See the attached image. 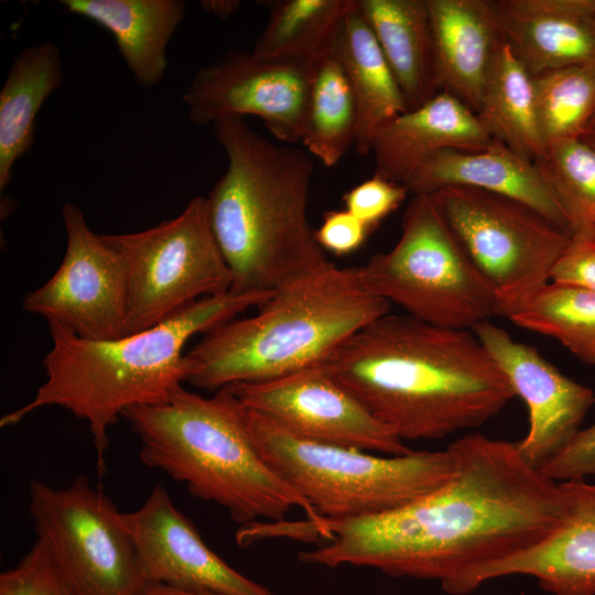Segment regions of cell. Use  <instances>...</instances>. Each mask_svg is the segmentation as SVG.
Returning <instances> with one entry per match:
<instances>
[{"label": "cell", "mask_w": 595, "mask_h": 595, "mask_svg": "<svg viewBox=\"0 0 595 595\" xmlns=\"http://www.w3.org/2000/svg\"><path fill=\"white\" fill-rule=\"evenodd\" d=\"M371 230L347 209L328 210L314 230L317 244L324 251L346 256L358 250Z\"/></svg>", "instance_id": "obj_36"}, {"label": "cell", "mask_w": 595, "mask_h": 595, "mask_svg": "<svg viewBox=\"0 0 595 595\" xmlns=\"http://www.w3.org/2000/svg\"><path fill=\"white\" fill-rule=\"evenodd\" d=\"M551 280L595 291V231L571 235Z\"/></svg>", "instance_id": "obj_35"}, {"label": "cell", "mask_w": 595, "mask_h": 595, "mask_svg": "<svg viewBox=\"0 0 595 595\" xmlns=\"http://www.w3.org/2000/svg\"><path fill=\"white\" fill-rule=\"evenodd\" d=\"M539 130L548 149L581 139L595 112V66L575 65L532 76Z\"/></svg>", "instance_id": "obj_30"}, {"label": "cell", "mask_w": 595, "mask_h": 595, "mask_svg": "<svg viewBox=\"0 0 595 595\" xmlns=\"http://www.w3.org/2000/svg\"><path fill=\"white\" fill-rule=\"evenodd\" d=\"M508 318L556 339L581 361L595 365V291L549 282Z\"/></svg>", "instance_id": "obj_29"}, {"label": "cell", "mask_w": 595, "mask_h": 595, "mask_svg": "<svg viewBox=\"0 0 595 595\" xmlns=\"http://www.w3.org/2000/svg\"><path fill=\"white\" fill-rule=\"evenodd\" d=\"M476 115L494 140L517 154L533 162L545 154L547 148L538 126L532 75L505 37L490 62Z\"/></svg>", "instance_id": "obj_26"}, {"label": "cell", "mask_w": 595, "mask_h": 595, "mask_svg": "<svg viewBox=\"0 0 595 595\" xmlns=\"http://www.w3.org/2000/svg\"><path fill=\"white\" fill-rule=\"evenodd\" d=\"M127 271L128 335L151 328L190 304L230 291L232 277L214 236L206 197L151 228L101 234Z\"/></svg>", "instance_id": "obj_9"}, {"label": "cell", "mask_w": 595, "mask_h": 595, "mask_svg": "<svg viewBox=\"0 0 595 595\" xmlns=\"http://www.w3.org/2000/svg\"><path fill=\"white\" fill-rule=\"evenodd\" d=\"M456 238L509 317L549 280L571 235L527 204L469 187L433 194Z\"/></svg>", "instance_id": "obj_10"}, {"label": "cell", "mask_w": 595, "mask_h": 595, "mask_svg": "<svg viewBox=\"0 0 595 595\" xmlns=\"http://www.w3.org/2000/svg\"><path fill=\"white\" fill-rule=\"evenodd\" d=\"M122 416L140 439L139 458L147 467L220 505L235 522H278L300 508L311 536L324 533L326 520L259 453L231 386L209 397L181 386L167 401L131 408Z\"/></svg>", "instance_id": "obj_5"}, {"label": "cell", "mask_w": 595, "mask_h": 595, "mask_svg": "<svg viewBox=\"0 0 595 595\" xmlns=\"http://www.w3.org/2000/svg\"><path fill=\"white\" fill-rule=\"evenodd\" d=\"M0 595H77L45 547L36 540L11 569L0 574Z\"/></svg>", "instance_id": "obj_32"}, {"label": "cell", "mask_w": 595, "mask_h": 595, "mask_svg": "<svg viewBox=\"0 0 595 595\" xmlns=\"http://www.w3.org/2000/svg\"><path fill=\"white\" fill-rule=\"evenodd\" d=\"M356 0H280L252 53L261 58L307 63L332 51Z\"/></svg>", "instance_id": "obj_28"}, {"label": "cell", "mask_w": 595, "mask_h": 595, "mask_svg": "<svg viewBox=\"0 0 595 595\" xmlns=\"http://www.w3.org/2000/svg\"><path fill=\"white\" fill-rule=\"evenodd\" d=\"M68 13L107 30L136 84L156 86L167 68L166 47L186 10L182 0H62Z\"/></svg>", "instance_id": "obj_22"}, {"label": "cell", "mask_w": 595, "mask_h": 595, "mask_svg": "<svg viewBox=\"0 0 595 595\" xmlns=\"http://www.w3.org/2000/svg\"><path fill=\"white\" fill-rule=\"evenodd\" d=\"M507 43L528 72L595 66V0H493Z\"/></svg>", "instance_id": "obj_19"}, {"label": "cell", "mask_w": 595, "mask_h": 595, "mask_svg": "<svg viewBox=\"0 0 595 595\" xmlns=\"http://www.w3.org/2000/svg\"><path fill=\"white\" fill-rule=\"evenodd\" d=\"M246 410L263 459L324 519H356L397 510L441 487L454 472L448 447L379 456L303 439Z\"/></svg>", "instance_id": "obj_7"}, {"label": "cell", "mask_w": 595, "mask_h": 595, "mask_svg": "<svg viewBox=\"0 0 595 595\" xmlns=\"http://www.w3.org/2000/svg\"><path fill=\"white\" fill-rule=\"evenodd\" d=\"M409 194L469 187L527 204L566 230L570 225L540 166L494 140L480 149H448L426 160L403 184Z\"/></svg>", "instance_id": "obj_18"}, {"label": "cell", "mask_w": 595, "mask_h": 595, "mask_svg": "<svg viewBox=\"0 0 595 595\" xmlns=\"http://www.w3.org/2000/svg\"><path fill=\"white\" fill-rule=\"evenodd\" d=\"M560 486L565 517L547 539L461 576L444 591L465 595L490 580L526 575L552 595H595V482L569 480Z\"/></svg>", "instance_id": "obj_17"}, {"label": "cell", "mask_w": 595, "mask_h": 595, "mask_svg": "<svg viewBox=\"0 0 595 595\" xmlns=\"http://www.w3.org/2000/svg\"><path fill=\"white\" fill-rule=\"evenodd\" d=\"M318 366L400 440H441L477 428L516 396L469 329L382 315Z\"/></svg>", "instance_id": "obj_2"}, {"label": "cell", "mask_w": 595, "mask_h": 595, "mask_svg": "<svg viewBox=\"0 0 595 595\" xmlns=\"http://www.w3.org/2000/svg\"><path fill=\"white\" fill-rule=\"evenodd\" d=\"M213 128L228 165L206 202L230 291L274 293L331 266L309 221L312 156L268 140L244 118Z\"/></svg>", "instance_id": "obj_3"}, {"label": "cell", "mask_w": 595, "mask_h": 595, "mask_svg": "<svg viewBox=\"0 0 595 595\" xmlns=\"http://www.w3.org/2000/svg\"><path fill=\"white\" fill-rule=\"evenodd\" d=\"M147 584L214 595H277L225 562L156 486L137 510L120 512Z\"/></svg>", "instance_id": "obj_15"}, {"label": "cell", "mask_w": 595, "mask_h": 595, "mask_svg": "<svg viewBox=\"0 0 595 595\" xmlns=\"http://www.w3.org/2000/svg\"><path fill=\"white\" fill-rule=\"evenodd\" d=\"M541 472L556 483L595 478V422L586 429H580Z\"/></svg>", "instance_id": "obj_34"}, {"label": "cell", "mask_w": 595, "mask_h": 595, "mask_svg": "<svg viewBox=\"0 0 595 595\" xmlns=\"http://www.w3.org/2000/svg\"><path fill=\"white\" fill-rule=\"evenodd\" d=\"M140 595H214L173 588L161 584H147Z\"/></svg>", "instance_id": "obj_38"}, {"label": "cell", "mask_w": 595, "mask_h": 595, "mask_svg": "<svg viewBox=\"0 0 595 595\" xmlns=\"http://www.w3.org/2000/svg\"><path fill=\"white\" fill-rule=\"evenodd\" d=\"M402 93L408 110L439 94L426 0H356Z\"/></svg>", "instance_id": "obj_23"}, {"label": "cell", "mask_w": 595, "mask_h": 595, "mask_svg": "<svg viewBox=\"0 0 595 595\" xmlns=\"http://www.w3.org/2000/svg\"><path fill=\"white\" fill-rule=\"evenodd\" d=\"M334 53L351 89L357 115L355 149L371 152L376 133L390 120L408 110L388 62L357 3L345 17Z\"/></svg>", "instance_id": "obj_24"}, {"label": "cell", "mask_w": 595, "mask_h": 595, "mask_svg": "<svg viewBox=\"0 0 595 595\" xmlns=\"http://www.w3.org/2000/svg\"><path fill=\"white\" fill-rule=\"evenodd\" d=\"M66 249L60 267L28 293L23 309L89 340L128 335L127 271L117 250L90 229L79 207H62Z\"/></svg>", "instance_id": "obj_12"}, {"label": "cell", "mask_w": 595, "mask_h": 595, "mask_svg": "<svg viewBox=\"0 0 595 595\" xmlns=\"http://www.w3.org/2000/svg\"><path fill=\"white\" fill-rule=\"evenodd\" d=\"M272 294L228 291L206 296L151 328L112 340L80 338L48 324L52 347L43 360L46 380L31 401L6 413L0 426L15 425L44 407L68 410L87 422L102 473L109 430L119 416L131 408L167 401L185 382L187 342L259 307Z\"/></svg>", "instance_id": "obj_4"}, {"label": "cell", "mask_w": 595, "mask_h": 595, "mask_svg": "<svg viewBox=\"0 0 595 595\" xmlns=\"http://www.w3.org/2000/svg\"><path fill=\"white\" fill-rule=\"evenodd\" d=\"M309 62L232 53L201 68L183 94L196 125L255 116L282 143H301L309 94Z\"/></svg>", "instance_id": "obj_14"}, {"label": "cell", "mask_w": 595, "mask_h": 595, "mask_svg": "<svg viewBox=\"0 0 595 595\" xmlns=\"http://www.w3.org/2000/svg\"><path fill=\"white\" fill-rule=\"evenodd\" d=\"M581 140L595 150V112L587 123Z\"/></svg>", "instance_id": "obj_39"}, {"label": "cell", "mask_w": 595, "mask_h": 595, "mask_svg": "<svg viewBox=\"0 0 595 595\" xmlns=\"http://www.w3.org/2000/svg\"><path fill=\"white\" fill-rule=\"evenodd\" d=\"M494 141L478 116L455 96L440 91L376 133L371 152L378 174L403 185L430 158L448 149H480Z\"/></svg>", "instance_id": "obj_20"}, {"label": "cell", "mask_w": 595, "mask_h": 595, "mask_svg": "<svg viewBox=\"0 0 595 595\" xmlns=\"http://www.w3.org/2000/svg\"><path fill=\"white\" fill-rule=\"evenodd\" d=\"M409 192L398 183L376 173L357 184L343 196L345 209L371 231L404 201Z\"/></svg>", "instance_id": "obj_33"}, {"label": "cell", "mask_w": 595, "mask_h": 595, "mask_svg": "<svg viewBox=\"0 0 595 595\" xmlns=\"http://www.w3.org/2000/svg\"><path fill=\"white\" fill-rule=\"evenodd\" d=\"M447 447L455 467L441 487L387 513L325 519L323 544L298 559L435 580L443 587L540 543L563 521L560 483L532 466L517 443L470 433Z\"/></svg>", "instance_id": "obj_1"}, {"label": "cell", "mask_w": 595, "mask_h": 595, "mask_svg": "<svg viewBox=\"0 0 595 595\" xmlns=\"http://www.w3.org/2000/svg\"><path fill=\"white\" fill-rule=\"evenodd\" d=\"M470 331L504 371L515 394L523 400L529 428L517 446L541 470L580 431L595 403L593 390L564 376L536 348L515 340L490 320Z\"/></svg>", "instance_id": "obj_16"}, {"label": "cell", "mask_w": 595, "mask_h": 595, "mask_svg": "<svg viewBox=\"0 0 595 595\" xmlns=\"http://www.w3.org/2000/svg\"><path fill=\"white\" fill-rule=\"evenodd\" d=\"M63 78L61 52L51 41L28 46L13 58L0 90L1 194L18 159L32 150L35 118Z\"/></svg>", "instance_id": "obj_25"}, {"label": "cell", "mask_w": 595, "mask_h": 595, "mask_svg": "<svg viewBox=\"0 0 595 595\" xmlns=\"http://www.w3.org/2000/svg\"><path fill=\"white\" fill-rule=\"evenodd\" d=\"M358 268L369 293L431 325L470 331L483 321L501 316L494 289L431 194L413 195L396 245Z\"/></svg>", "instance_id": "obj_8"}, {"label": "cell", "mask_w": 595, "mask_h": 595, "mask_svg": "<svg viewBox=\"0 0 595 595\" xmlns=\"http://www.w3.org/2000/svg\"><path fill=\"white\" fill-rule=\"evenodd\" d=\"M258 309L206 332L185 353V382L214 392L316 366L355 332L390 313L391 304L366 290L358 267L332 263L274 292Z\"/></svg>", "instance_id": "obj_6"}, {"label": "cell", "mask_w": 595, "mask_h": 595, "mask_svg": "<svg viewBox=\"0 0 595 595\" xmlns=\"http://www.w3.org/2000/svg\"><path fill=\"white\" fill-rule=\"evenodd\" d=\"M566 215L571 235L595 231V150L581 139L550 145L536 162Z\"/></svg>", "instance_id": "obj_31"}, {"label": "cell", "mask_w": 595, "mask_h": 595, "mask_svg": "<svg viewBox=\"0 0 595 595\" xmlns=\"http://www.w3.org/2000/svg\"><path fill=\"white\" fill-rule=\"evenodd\" d=\"M203 9L220 19H227L236 13L240 7V1L237 0H205L201 1Z\"/></svg>", "instance_id": "obj_37"}, {"label": "cell", "mask_w": 595, "mask_h": 595, "mask_svg": "<svg viewBox=\"0 0 595 595\" xmlns=\"http://www.w3.org/2000/svg\"><path fill=\"white\" fill-rule=\"evenodd\" d=\"M309 94L301 144L326 167L355 145L357 115L342 64L332 51L309 62Z\"/></svg>", "instance_id": "obj_27"}, {"label": "cell", "mask_w": 595, "mask_h": 595, "mask_svg": "<svg viewBox=\"0 0 595 595\" xmlns=\"http://www.w3.org/2000/svg\"><path fill=\"white\" fill-rule=\"evenodd\" d=\"M441 91L477 112L487 72L504 39L493 0H426Z\"/></svg>", "instance_id": "obj_21"}, {"label": "cell", "mask_w": 595, "mask_h": 595, "mask_svg": "<svg viewBox=\"0 0 595 595\" xmlns=\"http://www.w3.org/2000/svg\"><path fill=\"white\" fill-rule=\"evenodd\" d=\"M37 540L77 595H140L147 582L111 499L78 476L65 488L30 485Z\"/></svg>", "instance_id": "obj_11"}, {"label": "cell", "mask_w": 595, "mask_h": 595, "mask_svg": "<svg viewBox=\"0 0 595 595\" xmlns=\"http://www.w3.org/2000/svg\"><path fill=\"white\" fill-rule=\"evenodd\" d=\"M231 387L246 409L303 439L393 456L412 452L318 365Z\"/></svg>", "instance_id": "obj_13"}]
</instances>
